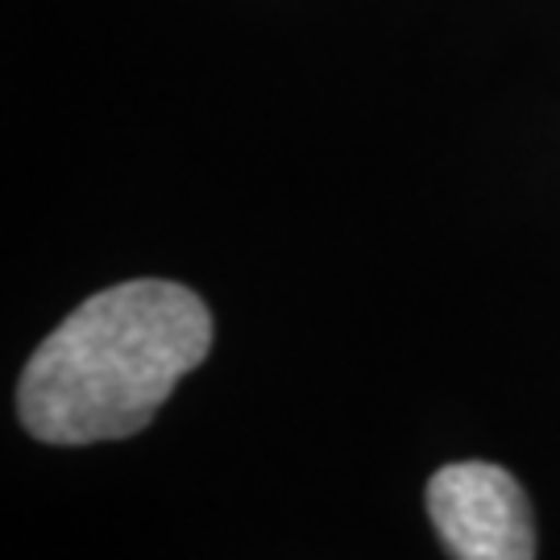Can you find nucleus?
<instances>
[{
	"label": "nucleus",
	"mask_w": 560,
	"mask_h": 560,
	"mask_svg": "<svg viewBox=\"0 0 560 560\" xmlns=\"http://www.w3.org/2000/svg\"><path fill=\"white\" fill-rule=\"evenodd\" d=\"M428 515L453 560H536L523 486L490 460L444 465L428 481Z\"/></svg>",
	"instance_id": "2"
},
{
	"label": "nucleus",
	"mask_w": 560,
	"mask_h": 560,
	"mask_svg": "<svg viewBox=\"0 0 560 560\" xmlns=\"http://www.w3.org/2000/svg\"><path fill=\"white\" fill-rule=\"evenodd\" d=\"M212 349L203 300L166 279L117 282L42 340L18 382V416L42 444H101L141 432Z\"/></svg>",
	"instance_id": "1"
}]
</instances>
